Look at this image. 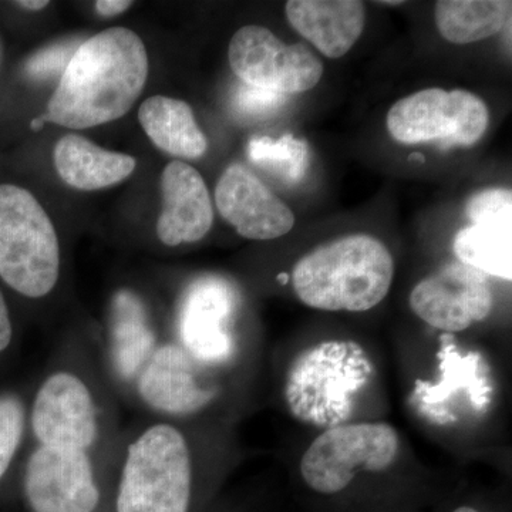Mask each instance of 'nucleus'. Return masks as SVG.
<instances>
[{"label":"nucleus","mask_w":512,"mask_h":512,"mask_svg":"<svg viewBox=\"0 0 512 512\" xmlns=\"http://www.w3.org/2000/svg\"><path fill=\"white\" fill-rule=\"evenodd\" d=\"M380 5H402L403 2H379Z\"/></svg>","instance_id":"2f4dec72"},{"label":"nucleus","mask_w":512,"mask_h":512,"mask_svg":"<svg viewBox=\"0 0 512 512\" xmlns=\"http://www.w3.org/2000/svg\"><path fill=\"white\" fill-rule=\"evenodd\" d=\"M286 94L259 89V87H239L234 96V109L242 117H264L281 109Z\"/></svg>","instance_id":"bb28decb"},{"label":"nucleus","mask_w":512,"mask_h":512,"mask_svg":"<svg viewBox=\"0 0 512 512\" xmlns=\"http://www.w3.org/2000/svg\"><path fill=\"white\" fill-rule=\"evenodd\" d=\"M147 77V49L137 33L103 30L77 47L43 120L72 130L119 120L143 93Z\"/></svg>","instance_id":"7ed1b4c3"},{"label":"nucleus","mask_w":512,"mask_h":512,"mask_svg":"<svg viewBox=\"0 0 512 512\" xmlns=\"http://www.w3.org/2000/svg\"><path fill=\"white\" fill-rule=\"evenodd\" d=\"M0 279L29 301H45L62 279V249L45 208L25 188L0 185Z\"/></svg>","instance_id":"39448f33"},{"label":"nucleus","mask_w":512,"mask_h":512,"mask_svg":"<svg viewBox=\"0 0 512 512\" xmlns=\"http://www.w3.org/2000/svg\"><path fill=\"white\" fill-rule=\"evenodd\" d=\"M241 308L234 282L221 275L198 276L178 296L168 339L195 362L229 376L244 352Z\"/></svg>","instance_id":"0eeeda50"},{"label":"nucleus","mask_w":512,"mask_h":512,"mask_svg":"<svg viewBox=\"0 0 512 512\" xmlns=\"http://www.w3.org/2000/svg\"><path fill=\"white\" fill-rule=\"evenodd\" d=\"M148 138L164 153L180 158L204 156L208 140L195 121L190 104L173 97L154 96L138 110Z\"/></svg>","instance_id":"aec40b11"},{"label":"nucleus","mask_w":512,"mask_h":512,"mask_svg":"<svg viewBox=\"0 0 512 512\" xmlns=\"http://www.w3.org/2000/svg\"><path fill=\"white\" fill-rule=\"evenodd\" d=\"M458 262L484 275L511 281L512 218L474 222L454 239Z\"/></svg>","instance_id":"4be33fe9"},{"label":"nucleus","mask_w":512,"mask_h":512,"mask_svg":"<svg viewBox=\"0 0 512 512\" xmlns=\"http://www.w3.org/2000/svg\"><path fill=\"white\" fill-rule=\"evenodd\" d=\"M13 342H15V325H13L8 302L0 291V357L12 350Z\"/></svg>","instance_id":"cd10ccee"},{"label":"nucleus","mask_w":512,"mask_h":512,"mask_svg":"<svg viewBox=\"0 0 512 512\" xmlns=\"http://www.w3.org/2000/svg\"><path fill=\"white\" fill-rule=\"evenodd\" d=\"M454 512H478V511L474 510V508H470V507H460V508H457V510Z\"/></svg>","instance_id":"7c9ffc66"},{"label":"nucleus","mask_w":512,"mask_h":512,"mask_svg":"<svg viewBox=\"0 0 512 512\" xmlns=\"http://www.w3.org/2000/svg\"><path fill=\"white\" fill-rule=\"evenodd\" d=\"M372 363L350 340H328L293 360L285 380V400L293 417L312 426H340L349 419Z\"/></svg>","instance_id":"423d86ee"},{"label":"nucleus","mask_w":512,"mask_h":512,"mask_svg":"<svg viewBox=\"0 0 512 512\" xmlns=\"http://www.w3.org/2000/svg\"><path fill=\"white\" fill-rule=\"evenodd\" d=\"M79 46L74 43H57L40 50L26 62V73L37 80L49 79L59 74L62 76Z\"/></svg>","instance_id":"a878e982"},{"label":"nucleus","mask_w":512,"mask_h":512,"mask_svg":"<svg viewBox=\"0 0 512 512\" xmlns=\"http://www.w3.org/2000/svg\"><path fill=\"white\" fill-rule=\"evenodd\" d=\"M16 5L20 6V8L28 9V10H42L45 9L46 6H49V2L47 0H25V2H16Z\"/></svg>","instance_id":"c756f323"},{"label":"nucleus","mask_w":512,"mask_h":512,"mask_svg":"<svg viewBox=\"0 0 512 512\" xmlns=\"http://www.w3.org/2000/svg\"><path fill=\"white\" fill-rule=\"evenodd\" d=\"M228 57L244 84L272 92H308L323 76V64L309 47L286 45L262 26L239 29L229 43Z\"/></svg>","instance_id":"ddd939ff"},{"label":"nucleus","mask_w":512,"mask_h":512,"mask_svg":"<svg viewBox=\"0 0 512 512\" xmlns=\"http://www.w3.org/2000/svg\"><path fill=\"white\" fill-rule=\"evenodd\" d=\"M487 275L450 262L414 286L410 308L427 325L448 333L463 332L493 311Z\"/></svg>","instance_id":"4468645a"},{"label":"nucleus","mask_w":512,"mask_h":512,"mask_svg":"<svg viewBox=\"0 0 512 512\" xmlns=\"http://www.w3.org/2000/svg\"><path fill=\"white\" fill-rule=\"evenodd\" d=\"M136 158L104 150L77 134L57 141L55 167L64 183L80 191H96L126 180L136 170Z\"/></svg>","instance_id":"6ab92c4d"},{"label":"nucleus","mask_w":512,"mask_h":512,"mask_svg":"<svg viewBox=\"0 0 512 512\" xmlns=\"http://www.w3.org/2000/svg\"><path fill=\"white\" fill-rule=\"evenodd\" d=\"M286 18L322 55L340 59L362 36L366 9L357 0H291Z\"/></svg>","instance_id":"a211bd4d"},{"label":"nucleus","mask_w":512,"mask_h":512,"mask_svg":"<svg viewBox=\"0 0 512 512\" xmlns=\"http://www.w3.org/2000/svg\"><path fill=\"white\" fill-rule=\"evenodd\" d=\"M248 153L256 165L289 184L302 180L309 164L308 146L292 134H286L278 140L269 137L252 138Z\"/></svg>","instance_id":"5701e85b"},{"label":"nucleus","mask_w":512,"mask_h":512,"mask_svg":"<svg viewBox=\"0 0 512 512\" xmlns=\"http://www.w3.org/2000/svg\"><path fill=\"white\" fill-rule=\"evenodd\" d=\"M119 403L97 340L79 333L66 336L28 402L30 443L111 460L123 431Z\"/></svg>","instance_id":"f257e3e1"},{"label":"nucleus","mask_w":512,"mask_h":512,"mask_svg":"<svg viewBox=\"0 0 512 512\" xmlns=\"http://www.w3.org/2000/svg\"><path fill=\"white\" fill-rule=\"evenodd\" d=\"M397 451L399 437L390 424H340L323 431L305 451L302 478L316 493L338 494L360 471L392 466Z\"/></svg>","instance_id":"9d476101"},{"label":"nucleus","mask_w":512,"mask_h":512,"mask_svg":"<svg viewBox=\"0 0 512 512\" xmlns=\"http://www.w3.org/2000/svg\"><path fill=\"white\" fill-rule=\"evenodd\" d=\"M97 340L101 363L120 403L126 404L133 384L158 346L168 338L140 293L119 289L107 309Z\"/></svg>","instance_id":"f8f14e48"},{"label":"nucleus","mask_w":512,"mask_h":512,"mask_svg":"<svg viewBox=\"0 0 512 512\" xmlns=\"http://www.w3.org/2000/svg\"><path fill=\"white\" fill-rule=\"evenodd\" d=\"M30 443L28 402L18 393L0 394V484Z\"/></svg>","instance_id":"b1692460"},{"label":"nucleus","mask_w":512,"mask_h":512,"mask_svg":"<svg viewBox=\"0 0 512 512\" xmlns=\"http://www.w3.org/2000/svg\"><path fill=\"white\" fill-rule=\"evenodd\" d=\"M467 217L480 222L512 218V192L507 188H490L477 192L467 204Z\"/></svg>","instance_id":"393cba45"},{"label":"nucleus","mask_w":512,"mask_h":512,"mask_svg":"<svg viewBox=\"0 0 512 512\" xmlns=\"http://www.w3.org/2000/svg\"><path fill=\"white\" fill-rule=\"evenodd\" d=\"M228 377L165 339L133 384L126 406L140 416L204 420L227 399Z\"/></svg>","instance_id":"1a4fd4ad"},{"label":"nucleus","mask_w":512,"mask_h":512,"mask_svg":"<svg viewBox=\"0 0 512 512\" xmlns=\"http://www.w3.org/2000/svg\"><path fill=\"white\" fill-rule=\"evenodd\" d=\"M511 9L505 0H441L434 19L448 42L470 45L500 33L511 20Z\"/></svg>","instance_id":"412c9836"},{"label":"nucleus","mask_w":512,"mask_h":512,"mask_svg":"<svg viewBox=\"0 0 512 512\" xmlns=\"http://www.w3.org/2000/svg\"><path fill=\"white\" fill-rule=\"evenodd\" d=\"M488 127L483 100L467 90H421L404 97L387 114V130L402 144H437L440 148L471 147Z\"/></svg>","instance_id":"9b49d317"},{"label":"nucleus","mask_w":512,"mask_h":512,"mask_svg":"<svg viewBox=\"0 0 512 512\" xmlns=\"http://www.w3.org/2000/svg\"><path fill=\"white\" fill-rule=\"evenodd\" d=\"M215 202L221 217L241 237L254 241L284 237L295 225L291 208L241 164L229 165L222 173Z\"/></svg>","instance_id":"2eb2a0df"},{"label":"nucleus","mask_w":512,"mask_h":512,"mask_svg":"<svg viewBox=\"0 0 512 512\" xmlns=\"http://www.w3.org/2000/svg\"><path fill=\"white\" fill-rule=\"evenodd\" d=\"M394 278V261L382 241L349 235L302 256L292 285L302 303L328 312H366L382 303Z\"/></svg>","instance_id":"20e7f679"},{"label":"nucleus","mask_w":512,"mask_h":512,"mask_svg":"<svg viewBox=\"0 0 512 512\" xmlns=\"http://www.w3.org/2000/svg\"><path fill=\"white\" fill-rule=\"evenodd\" d=\"M202 420L140 416L121 431L111 476L113 512H192L204 470Z\"/></svg>","instance_id":"f03ea898"},{"label":"nucleus","mask_w":512,"mask_h":512,"mask_svg":"<svg viewBox=\"0 0 512 512\" xmlns=\"http://www.w3.org/2000/svg\"><path fill=\"white\" fill-rule=\"evenodd\" d=\"M491 390L483 357L474 352L461 356L450 340L443 339L439 382H417L413 396L424 416L444 424L456 420L453 404L461 397L473 404L474 410H484L490 403Z\"/></svg>","instance_id":"f3484780"},{"label":"nucleus","mask_w":512,"mask_h":512,"mask_svg":"<svg viewBox=\"0 0 512 512\" xmlns=\"http://www.w3.org/2000/svg\"><path fill=\"white\" fill-rule=\"evenodd\" d=\"M161 192L158 241L170 248L201 241L214 222L210 191L201 174L183 161H173L161 175Z\"/></svg>","instance_id":"dca6fc26"},{"label":"nucleus","mask_w":512,"mask_h":512,"mask_svg":"<svg viewBox=\"0 0 512 512\" xmlns=\"http://www.w3.org/2000/svg\"><path fill=\"white\" fill-rule=\"evenodd\" d=\"M113 461L76 448L30 444L22 464V491L30 511L113 512Z\"/></svg>","instance_id":"6e6552de"},{"label":"nucleus","mask_w":512,"mask_h":512,"mask_svg":"<svg viewBox=\"0 0 512 512\" xmlns=\"http://www.w3.org/2000/svg\"><path fill=\"white\" fill-rule=\"evenodd\" d=\"M130 6H133V2H127V0H100V2H96L97 13L104 16V18L120 15V13L126 12Z\"/></svg>","instance_id":"c85d7f7f"}]
</instances>
